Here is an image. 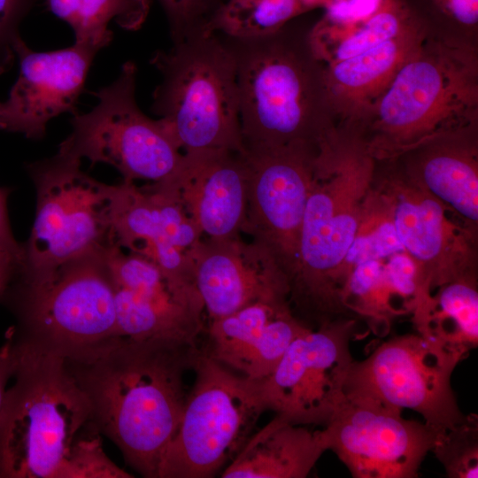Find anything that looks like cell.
Returning <instances> with one entry per match:
<instances>
[{"instance_id": "obj_13", "label": "cell", "mask_w": 478, "mask_h": 478, "mask_svg": "<svg viewBox=\"0 0 478 478\" xmlns=\"http://www.w3.org/2000/svg\"><path fill=\"white\" fill-rule=\"evenodd\" d=\"M318 150L304 147L244 150L248 200L243 233L278 267L288 286L296 270L302 224Z\"/></svg>"}, {"instance_id": "obj_23", "label": "cell", "mask_w": 478, "mask_h": 478, "mask_svg": "<svg viewBox=\"0 0 478 478\" xmlns=\"http://www.w3.org/2000/svg\"><path fill=\"white\" fill-rule=\"evenodd\" d=\"M405 172L474 235L478 221L477 127L435 138L402 156Z\"/></svg>"}, {"instance_id": "obj_20", "label": "cell", "mask_w": 478, "mask_h": 478, "mask_svg": "<svg viewBox=\"0 0 478 478\" xmlns=\"http://www.w3.org/2000/svg\"><path fill=\"white\" fill-rule=\"evenodd\" d=\"M308 328L294 314L288 298L257 302L210 320L204 352L246 378L263 381Z\"/></svg>"}, {"instance_id": "obj_9", "label": "cell", "mask_w": 478, "mask_h": 478, "mask_svg": "<svg viewBox=\"0 0 478 478\" xmlns=\"http://www.w3.org/2000/svg\"><path fill=\"white\" fill-rule=\"evenodd\" d=\"M137 67L123 64L109 85L91 92L96 104L70 120L72 130L60 143L58 153L94 166H113L123 181L147 180L151 183L171 181L179 172L183 153L159 120H152L135 100Z\"/></svg>"}, {"instance_id": "obj_27", "label": "cell", "mask_w": 478, "mask_h": 478, "mask_svg": "<svg viewBox=\"0 0 478 478\" xmlns=\"http://www.w3.org/2000/svg\"><path fill=\"white\" fill-rule=\"evenodd\" d=\"M401 251H405L396 231L391 201L374 178L363 201L353 242L343 261L344 284L356 266L370 260H385Z\"/></svg>"}, {"instance_id": "obj_36", "label": "cell", "mask_w": 478, "mask_h": 478, "mask_svg": "<svg viewBox=\"0 0 478 478\" xmlns=\"http://www.w3.org/2000/svg\"><path fill=\"white\" fill-rule=\"evenodd\" d=\"M19 343L11 332L5 343L0 347V412L3 406L8 382L17 368Z\"/></svg>"}, {"instance_id": "obj_14", "label": "cell", "mask_w": 478, "mask_h": 478, "mask_svg": "<svg viewBox=\"0 0 478 478\" xmlns=\"http://www.w3.org/2000/svg\"><path fill=\"white\" fill-rule=\"evenodd\" d=\"M401 409L374 397L345 393L323 427L327 450L355 478H414L436 433L424 422L405 419Z\"/></svg>"}, {"instance_id": "obj_22", "label": "cell", "mask_w": 478, "mask_h": 478, "mask_svg": "<svg viewBox=\"0 0 478 478\" xmlns=\"http://www.w3.org/2000/svg\"><path fill=\"white\" fill-rule=\"evenodd\" d=\"M431 30L421 16L391 40L362 54L324 65L328 99L337 124L358 123Z\"/></svg>"}, {"instance_id": "obj_25", "label": "cell", "mask_w": 478, "mask_h": 478, "mask_svg": "<svg viewBox=\"0 0 478 478\" xmlns=\"http://www.w3.org/2000/svg\"><path fill=\"white\" fill-rule=\"evenodd\" d=\"M412 313L419 335L465 359L478 345L476 275L440 286Z\"/></svg>"}, {"instance_id": "obj_18", "label": "cell", "mask_w": 478, "mask_h": 478, "mask_svg": "<svg viewBox=\"0 0 478 478\" xmlns=\"http://www.w3.org/2000/svg\"><path fill=\"white\" fill-rule=\"evenodd\" d=\"M111 227L121 249L150 259L173 278L195 283L187 251L203 234L175 192L154 183L112 185Z\"/></svg>"}, {"instance_id": "obj_19", "label": "cell", "mask_w": 478, "mask_h": 478, "mask_svg": "<svg viewBox=\"0 0 478 478\" xmlns=\"http://www.w3.org/2000/svg\"><path fill=\"white\" fill-rule=\"evenodd\" d=\"M187 253L210 320L257 302L289 299V286L278 267L241 235L201 238Z\"/></svg>"}, {"instance_id": "obj_34", "label": "cell", "mask_w": 478, "mask_h": 478, "mask_svg": "<svg viewBox=\"0 0 478 478\" xmlns=\"http://www.w3.org/2000/svg\"><path fill=\"white\" fill-rule=\"evenodd\" d=\"M157 1L166 14L174 43L201 34H210L209 27L226 0Z\"/></svg>"}, {"instance_id": "obj_11", "label": "cell", "mask_w": 478, "mask_h": 478, "mask_svg": "<svg viewBox=\"0 0 478 478\" xmlns=\"http://www.w3.org/2000/svg\"><path fill=\"white\" fill-rule=\"evenodd\" d=\"M463 358L417 334L390 338L366 358L352 362L345 393L366 395L421 415L436 434L465 419L451 387Z\"/></svg>"}, {"instance_id": "obj_28", "label": "cell", "mask_w": 478, "mask_h": 478, "mask_svg": "<svg viewBox=\"0 0 478 478\" xmlns=\"http://www.w3.org/2000/svg\"><path fill=\"white\" fill-rule=\"evenodd\" d=\"M320 4L323 0H226L213 19L209 33L234 38L269 35Z\"/></svg>"}, {"instance_id": "obj_32", "label": "cell", "mask_w": 478, "mask_h": 478, "mask_svg": "<svg viewBox=\"0 0 478 478\" xmlns=\"http://www.w3.org/2000/svg\"><path fill=\"white\" fill-rule=\"evenodd\" d=\"M387 0H323L322 18L310 28L314 50L351 32L377 12Z\"/></svg>"}, {"instance_id": "obj_7", "label": "cell", "mask_w": 478, "mask_h": 478, "mask_svg": "<svg viewBox=\"0 0 478 478\" xmlns=\"http://www.w3.org/2000/svg\"><path fill=\"white\" fill-rule=\"evenodd\" d=\"M179 427L158 478H211L223 470L267 411L261 381L246 378L200 351Z\"/></svg>"}, {"instance_id": "obj_1", "label": "cell", "mask_w": 478, "mask_h": 478, "mask_svg": "<svg viewBox=\"0 0 478 478\" xmlns=\"http://www.w3.org/2000/svg\"><path fill=\"white\" fill-rule=\"evenodd\" d=\"M18 343L0 412V478H130L104 453L89 400L66 358Z\"/></svg>"}, {"instance_id": "obj_31", "label": "cell", "mask_w": 478, "mask_h": 478, "mask_svg": "<svg viewBox=\"0 0 478 478\" xmlns=\"http://www.w3.org/2000/svg\"><path fill=\"white\" fill-rule=\"evenodd\" d=\"M431 451L450 478L478 477V416L470 413L443 433L437 434Z\"/></svg>"}, {"instance_id": "obj_38", "label": "cell", "mask_w": 478, "mask_h": 478, "mask_svg": "<svg viewBox=\"0 0 478 478\" xmlns=\"http://www.w3.org/2000/svg\"><path fill=\"white\" fill-rule=\"evenodd\" d=\"M8 190L0 188V245L16 252H22L23 247L14 240L8 220L6 199Z\"/></svg>"}, {"instance_id": "obj_30", "label": "cell", "mask_w": 478, "mask_h": 478, "mask_svg": "<svg viewBox=\"0 0 478 478\" xmlns=\"http://www.w3.org/2000/svg\"><path fill=\"white\" fill-rule=\"evenodd\" d=\"M420 17L405 0H387L359 27L328 45L313 50L324 65L350 58L391 40Z\"/></svg>"}, {"instance_id": "obj_2", "label": "cell", "mask_w": 478, "mask_h": 478, "mask_svg": "<svg viewBox=\"0 0 478 478\" xmlns=\"http://www.w3.org/2000/svg\"><path fill=\"white\" fill-rule=\"evenodd\" d=\"M199 352L197 344L118 337L66 358L89 400L96 429L144 477L158 478L183 412L185 374Z\"/></svg>"}, {"instance_id": "obj_10", "label": "cell", "mask_w": 478, "mask_h": 478, "mask_svg": "<svg viewBox=\"0 0 478 478\" xmlns=\"http://www.w3.org/2000/svg\"><path fill=\"white\" fill-rule=\"evenodd\" d=\"M36 189V212L19 271L45 274L115 243L111 227L112 185L81 170V161L57 153L28 167Z\"/></svg>"}, {"instance_id": "obj_12", "label": "cell", "mask_w": 478, "mask_h": 478, "mask_svg": "<svg viewBox=\"0 0 478 478\" xmlns=\"http://www.w3.org/2000/svg\"><path fill=\"white\" fill-rule=\"evenodd\" d=\"M356 318L308 328L261 381L267 410L296 425L325 427L345 399Z\"/></svg>"}, {"instance_id": "obj_5", "label": "cell", "mask_w": 478, "mask_h": 478, "mask_svg": "<svg viewBox=\"0 0 478 478\" xmlns=\"http://www.w3.org/2000/svg\"><path fill=\"white\" fill-rule=\"evenodd\" d=\"M477 123L476 46L431 27L374 106L354 124L372 156L387 160Z\"/></svg>"}, {"instance_id": "obj_24", "label": "cell", "mask_w": 478, "mask_h": 478, "mask_svg": "<svg viewBox=\"0 0 478 478\" xmlns=\"http://www.w3.org/2000/svg\"><path fill=\"white\" fill-rule=\"evenodd\" d=\"M322 430H312L275 415L251 434L223 478H305L326 451Z\"/></svg>"}, {"instance_id": "obj_17", "label": "cell", "mask_w": 478, "mask_h": 478, "mask_svg": "<svg viewBox=\"0 0 478 478\" xmlns=\"http://www.w3.org/2000/svg\"><path fill=\"white\" fill-rule=\"evenodd\" d=\"M12 49L19 72L8 96L0 100V130L40 140L52 119L78 112V99L90 66L104 48L74 42L64 49L35 51L19 35Z\"/></svg>"}, {"instance_id": "obj_4", "label": "cell", "mask_w": 478, "mask_h": 478, "mask_svg": "<svg viewBox=\"0 0 478 478\" xmlns=\"http://www.w3.org/2000/svg\"><path fill=\"white\" fill-rule=\"evenodd\" d=\"M309 32L288 23L258 37L220 34L235 59L244 150H318L337 126Z\"/></svg>"}, {"instance_id": "obj_33", "label": "cell", "mask_w": 478, "mask_h": 478, "mask_svg": "<svg viewBox=\"0 0 478 478\" xmlns=\"http://www.w3.org/2000/svg\"><path fill=\"white\" fill-rule=\"evenodd\" d=\"M409 4L438 32L466 40L477 32L478 0H418Z\"/></svg>"}, {"instance_id": "obj_8", "label": "cell", "mask_w": 478, "mask_h": 478, "mask_svg": "<svg viewBox=\"0 0 478 478\" xmlns=\"http://www.w3.org/2000/svg\"><path fill=\"white\" fill-rule=\"evenodd\" d=\"M105 248L45 274L24 275L23 340L74 358L119 337Z\"/></svg>"}, {"instance_id": "obj_26", "label": "cell", "mask_w": 478, "mask_h": 478, "mask_svg": "<svg viewBox=\"0 0 478 478\" xmlns=\"http://www.w3.org/2000/svg\"><path fill=\"white\" fill-rule=\"evenodd\" d=\"M46 8L73 29L76 42L107 47L112 40L108 27L114 21L127 30L144 23L150 0H42Z\"/></svg>"}, {"instance_id": "obj_16", "label": "cell", "mask_w": 478, "mask_h": 478, "mask_svg": "<svg viewBox=\"0 0 478 478\" xmlns=\"http://www.w3.org/2000/svg\"><path fill=\"white\" fill-rule=\"evenodd\" d=\"M382 172L377 167L374 181L389 196L397 236L405 251L417 263L432 289L454 280L476 275L474 235L448 217L438 199L411 178L394 159Z\"/></svg>"}, {"instance_id": "obj_37", "label": "cell", "mask_w": 478, "mask_h": 478, "mask_svg": "<svg viewBox=\"0 0 478 478\" xmlns=\"http://www.w3.org/2000/svg\"><path fill=\"white\" fill-rule=\"evenodd\" d=\"M23 252H16L0 245V295L7 288L12 276L19 270Z\"/></svg>"}, {"instance_id": "obj_3", "label": "cell", "mask_w": 478, "mask_h": 478, "mask_svg": "<svg viewBox=\"0 0 478 478\" xmlns=\"http://www.w3.org/2000/svg\"><path fill=\"white\" fill-rule=\"evenodd\" d=\"M375 169L376 159L356 125L338 124L319 146L298 262L289 283L294 314L312 328L351 318L342 303L343 265Z\"/></svg>"}, {"instance_id": "obj_21", "label": "cell", "mask_w": 478, "mask_h": 478, "mask_svg": "<svg viewBox=\"0 0 478 478\" xmlns=\"http://www.w3.org/2000/svg\"><path fill=\"white\" fill-rule=\"evenodd\" d=\"M157 184L176 193L189 216L207 237L227 238L243 233L248 200L243 152L183 153L175 177Z\"/></svg>"}, {"instance_id": "obj_6", "label": "cell", "mask_w": 478, "mask_h": 478, "mask_svg": "<svg viewBox=\"0 0 478 478\" xmlns=\"http://www.w3.org/2000/svg\"><path fill=\"white\" fill-rule=\"evenodd\" d=\"M150 62L161 77L151 110L182 153L244 152L235 59L220 34L174 42Z\"/></svg>"}, {"instance_id": "obj_29", "label": "cell", "mask_w": 478, "mask_h": 478, "mask_svg": "<svg viewBox=\"0 0 478 478\" xmlns=\"http://www.w3.org/2000/svg\"><path fill=\"white\" fill-rule=\"evenodd\" d=\"M342 303L351 317L364 319L374 334H388L397 314L385 280L383 260L366 261L351 271L343 289Z\"/></svg>"}, {"instance_id": "obj_35", "label": "cell", "mask_w": 478, "mask_h": 478, "mask_svg": "<svg viewBox=\"0 0 478 478\" xmlns=\"http://www.w3.org/2000/svg\"><path fill=\"white\" fill-rule=\"evenodd\" d=\"M34 0H0V60L3 66L13 56L12 44L19 36L17 27Z\"/></svg>"}, {"instance_id": "obj_15", "label": "cell", "mask_w": 478, "mask_h": 478, "mask_svg": "<svg viewBox=\"0 0 478 478\" xmlns=\"http://www.w3.org/2000/svg\"><path fill=\"white\" fill-rule=\"evenodd\" d=\"M115 291L119 337L197 344L204 330V301L196 284L166 274L150 259L105 248Z\"/></svg>"}]
</instances>
